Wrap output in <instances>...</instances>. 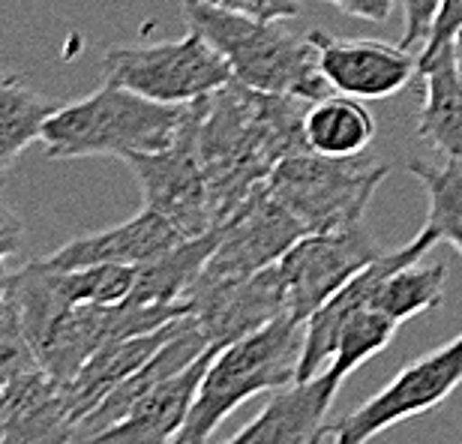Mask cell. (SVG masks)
I'll return each mask as SVG.
<instances>
[{
  "mask_svg": "<svg viewBox=\"0 0 462 444\" xmlns=\"http://www.w3.org/2000/svg\"><path fill=\"white\" fill-rule=\"evenodd\" d=\"M382 255L364 222L337 231H310L285 253L280 273L289 291V312L307 321L321 303L343 289L355 273Z\"/></svg>",
  "mask_w": 462,
  "mask_h": 444,
  "instance_id": "10",
  "label": "cell"
},
{
  "mask_svg": "<svg viewBox=\"0 0 462 444\" xmlns=\"http://www.w3.org/2000/svg\"><path fill=\"white\" fill-rule=\"evenodd\" d=\"M436 244H441V235L436 228L423 226L411 244H405L402 249H396V253H382L375 262H369L364 271L351 276L334 298H328L321 303V307L307 319V339H303L298 382H310V378H316L319 373H325L330 366V360H334L339 333H343L346 321L355 316L357 310L373 307L378 285H382L387 276L405 264L420 262Z\"/></svg>",
  "mask_w": 462,
  "mask_h": 444,
  "instance_id": "11",
  "label": "cell"
},
{
  "mask_svg": "<svg viewBox=\"0 0 462 444\" xmlns=\"http://www.w3.org/2000/svg\"><path fill=\"white\" fill-rule=\"evenodd\" d=\"M210 106L208 99H196L180 135L169 147L156 153H135L126 165L135 174L142 190L144 208L156 210L183 231V237H199L217 228L214 208H210V190L205 162H201V120Z\"/></svg>",
  "mask_w": 462,
  "mask_h": 444,
  "instance_id": "7",
  "label": "cell"
},
{
  "mask_svg": "<svg viewBox=\"0 0 462 444\" xmlns=\"http://www.w3.org/2000/svg\"><path fill=\"white\" fill-rule=\"evenodd\" d=\"M187 106L156 103L115 81L76 103L58 106L42 126V151L49 160H85V156L156 153L180 135L189 117Z\"/></svg>",
  "mask_w": 462,
  "mask_h": 444,
  "instance_id": "2",
  "label": "cell"
},
{
  "mask_svg": "<svg viewBox=\"0 0 462 444\" xmlns=\"http://www.w3.org/2000/svg\"><path fill=\"white\" fill-rule=\"evenodd\" d=\"M445 285H448V267L441 262L423 264L420 258V262L393 271L378 285L373 307L387 312V316L402 325V321L420 316V312L436 310L441 298H445Z\"/></svg>",
  "mask_w": 462,
  "mask_h": 444,
  "instance_id": "23",
  "label": "cell"
},
{
  "mask_svg": "<svg viewBox=\"0 0 462 444\" xmlns=\"http://www.w3.org/2000/svg\"><path fill=\"white\" fill-rule=\"evenodd\" d=\"M106 81L156 103L187 106L219 94L235 81L228 60L199 31L151 45H115L103 58Z\"/></svg>",
  "mask_w": 462,
  "mask_h": 444,
  "instance_id": "6",
  "label": "cell"
},
{
  "mask_svg": "<svg viewBox=\"0 0 462 444\" xmlns=\"http://www.w3.org/2000/svg\"><path fill=\"white\" fill-rule=\"evenodd\" d=\"M54 108L49 97L36 94L15 69L0 63V180L27 147L40 142Z\"/></svg>",
  "mask_w": 462,
  "mask_h": 444,
  "instance_id": "22",
  "label": "cell"
},
{
  "mask_svg": "<svg viewBox=\"0 0 462 444\" xmlns=\"http://www.w3.org/2000/svg\"><path fill=\"white\" fill-rule=\"evenodd\" d=\"M396 328H400V321L391 319L382 310H375V307L357 310L355 316L346 321L343 333H339V342H337V351H334V360H330L328 373L334 375L337 382H346L360 364H366L373 355L391 346Z\"/></svg>",
  "mask_w": 462,
  "mask_h": 444,
  "instance_id": "25",
  "label": "cell"
},
{
  "mask_svg": "<svg viewBox=\"0 0 462 444\" xmlns=\"http://www.w3.org/2000/svg\"><path fill=\"white\" fill-rule=\"evenodd\" d=\"M339 387L343 382L325 369L310 382L273 391L264 409L226 444H321L328 436V412Z\"/></svg>",
  "mask_w": 462,
  "mask_h": 444,
  "instance_id": "15",
  "label": "cell"
},
{
  "mask_svg": "<svg viewBox=\"0 0 462 444\" xmlns=\"http://www.w3.org/2000/svg\"><path fill=\"white\" fill-rule=\"evenodd\" d=\"M24 240V222L13 208L0 199V262H9Z\"/></svg>",
  "mask_w": 462,
  "mask_h": 444,
  "instance_id": "31",
  "label": "cell"
},
{
  "mask_svg": "<svg viewBox=\"0 0 462 444\" xmlns=\"http://www.w3.org/2000/svg\"><path fill=\"white\" fill-rule=\"evenodd\" d=\"M187 301L214 351L267 328L276 319L291 316L280 264L262 267L235 282L192 289Z\"/></svg>",
  "mask_w": 462,
  "mask_h": 444,
  "instance_id": "12",
  "label": "cell"
},
{
  "mask_svg": "<svg viewBox=\"0 0 462 444\" xmlns=\"http://www.w3.org/2000/svg\"><path fill=\"white\" fill-rule=\"evenodd\" d=\"M27 369H42V366L36 360L31 339H27L22 307H18V301L9 291L4 303H0V375L27 373Z\"/></svg>",
  "mask_w": 462,
  "mask_h": 444,
  "instance_id": "27",
  "label": "cell"
},
{
  "mask_svg": "<svg viewBox=\"0 0 462 444\" xmlns=\"http://www.w3.org/2000/svg\"><path fill=\"white\" fill-rule=\"evenodd\" d=\"M448 244H450V246H457V249H459V255H462V228H457L454 235H448Z\"/></svg>",
  "mask_w": 462,
  "mask_h": 444,
  "instance_id": "35",
  "label": "cell"
},
{
  "mask_svg": "<svg viewBox=\"0 0 462 444\" xmlns=\"http://www.w3.org/2000/svg\"><path fill=\"white\" fill-rule=\"evenodd\" d=\"M402 4V40L405 49H427L445 0H400Z\"/></svg>",
  "mask_w": 462,
  "mask_h": 444,
  "instance_id": "28",
  "label": "cell"
},
{
  "mask_svg": "<svg viewBox=\"0 0 462 444\" xmlns=\"http://www.w3.org/2000/svg\"><path fill=\"white\" fill-rule=\"evenodd\" d=\"M375 117L369 115L364 99L346 94H328L310 103L303 117V142L307 151L348 160V156H364V151L375 142Z\"/></svg>",
  "mask_w": 462,
  "mask_h": 444,
  "instance_id": "21",
  "label": "cell"
},
{
  "mask_svg": "<svg viewBox=\"0 0 462 444\" xmlns=\"http://www.w3.org/2000/svg\"><path fill=\"white\" fill-rule=\"evenodd\" d=\"M454 63H457V72H459V81H462V31L454 40Z\"/></svg>",
  "mask_w": 462,
  "mask_h": 444,
  "instance_id": "34",
  "label": "cell"
},
{
  "mask_svg": "<svg viewBox=\"0 0 462 444\" xmlns=\"http://www.w3.org/2000/svg\"><path fill=\"white\" fill-rule=\"evenodd\" d=\"M223 237V226L205 231L199 237H189L169 249L165 255L153 258L138 267L129 303H156V307H171V303H187L189 289L205 271L208 258Z\"/></svg>",
  "mask_w": 462,
  "mask_h": 444,
  "instance_id": "20",
  "label": "cell"
},
{
  "mask_svg": "<svg viewBox=\"0 0 462 444\" xmlns=\"http://www.w3.org/2000/svg\"><path fill=\"white\" fill-rule=\"evenodd\" d=\"M183 231L171 219L156 214L151 208H142L135 217L124 219L120 226L90 231V235L72 237L69 244L45 258L51 267L69 271V267H88V264H129L142 267L153 258L165 255L169 249L183 244Z\"/></svg>",
  "mask_w": 462,
  "mask_h": 444,
  "instance_id": "14",
  "label": "cell"
},
{
  "mask_svg": "<svg viewBox=\"0 0 462 444\" xmlns=\"http://www.w3.org/2000/svg\"><path fill=\"white\" fill-rule=\"evenodd\" d=\"M303 235H310L303 222L282 201H276L271 190L258 187L223 226V237L192 289L253 276L280 262Z\"/></svg>",
  "mask_w": 462,
  "mask_h": 444,
  "instance_id": "9",
  "label": "cell"
},
{
  "mask_svg": "<svg viewBox=\"0 0 462 444\" xmlns=\"http://www.w3.org/2000/svg\"><path fill=\"white\" fill-rule=\"evenodd\" d=\"M307 99L262 94L240 81H231L210 97L199 147L217 226H226L231 214L264 187L276 162L307 151Z\"/></svg>",
  "mask_w": 462,
  "mask_h": 444,
  "instance_id": "1",
  "label": "cell"
},
{
  "mask_svg": "<svg viewBox=\"0 0 462 444\" xmlns=\"http://www.w3.org/2000/svg\"><path fill=\"white\" fill-rule=\"evenodd\" d=\"M180 319L169 321V325L160 330L142 333V337H129V339H117V342H108L106 348H99L97 355L81 366V373L63 387L72 421L79 423L85 414L94 412L120 382H126L129 375L138 373V369H142L147 360L169 342L171 333L178 330Z\"/></svg>",
  "mask_w": 462,
  "mask_h": 444,
  "instance_id": "18",
  "label": "cell"
},
{
  "mask_svg": "<svg viewBox=\"0 0 462 444\" xmlns=\"http://www.w3.org/2000/svg\"><path fill=\"white\" fill-rule=\"evenodd\" d=\"M180 6L192 31L214 42L228 60L240 85L262 94L298 97L307 103L334 94L310 33H294L282 22H258L208 0H180Z\"/></svg>",
  "mask_w": 462,
  "mask_h": 444,
  "instance_id": "3",
  "label": "cell"
},
{
  "mask_svg": "<svg viewBox=\"0 0 462 444\" xmlns=\"http://www.w3.org/2000/svg\"><path fill=\"white\" fill-rule=\"evenodd\" d=\"M13 273H15V271H9V264H6V262H0V303H4V298L9 294V289H13Z\"/></svg>",
  "mask_w": 462,
  "mask_h": 444,
  "instance_id": "33",
  "label": "cell"
},
{
  "mask_svg": "<svg viewBox=\"0 0 462 444\" xmlns=\"http://www.w3.org/2000/svg\"><path fill=\"white\" fill-rule=\"evenodd\" d=\"M423 103L418 135L448 162L462 165V81L454 63V45L420 67Z\"/></svg>",
  "mask_w": 462,
  "mask_h": 444,
  "instance_id": "19",
  "label": "cell"
},
{
  "mask_svg": "<svg viewBox=\"0 0 462 444\" xmlns=\"http://www.w3.org/2000/svg\"><path fill=\"white\" fill-rule=\"evenodd\" d=\"M208 351H210V342L205 337V330H201V325L196 321V316H192V312L183 316L178 321V330L169 337V342H165V346L156 351L138 373L129 375L126 382H120L94 412L85 414V418L76 423L72 444H88L90 439H97L99 432H106L108 427L120 423L147 391H153V387L162 384L165 378L183 373V369L196 364L199 357H205Z\"/></svg>",
  "mask_w": 462,
  "mask_h": 444,
  "instance_id": "16",
  "label": "cell"
},
{
  "mask_svg": "<svg viewBox=\"0 0 462 444\" xmlns=\"http://www.w3.org/2000/svg\"><path fill=\"white\" fill-rule=\"evenodd\" d=\"M339 13L364 18V22H387L396 6V0H328Z\"/></svg>",
  "mask_w": 462,
  "mask_h": 444,
  "instance_id": "32",
  "label": "cell"
},
{
  "mask_svg": "<svg viewBox=\"0 0 462 444\" xmlns=\"http://www.w3.org/2000/svg\"><path fill=\"white\" fill-rule=\"evenodd\" d=\"M214 355L217 351L210 348L205 357H199L183 373L165 378L162 384L147 391L129 409L124 421L108 427L106 432H99L88 444H171L174 436L180 432L183 421H187L192 402H196L199 384L205 378V369Z\"/></svg>",
  "mask_w": 462,
  "mask_h": 444,
  "instance_id": "17",
  "label": "cell"
},
{
  "mask_svg": "<svg viewBox=\"0 0 462 444\" xmlns=\"http://www.w3.org/2000/svg\"><path fill=\"white\" fill-rule=\"evenodd\" d=\"M310 40L319 49V63L334 94L355 99H387L420 72V58L405 45L382 40H348L312 27Z\"/></svg>",
  "mask_w": 462,
  "mask_h": 444,
  "instance_id": "13",
  "label": "cell"
},
{
  "mask_svg": "<svg viewBox=\"0 0 462 444\" xmlns=\"http://www.w3.org/2000/svg\"><path fill=\"white\" fill-rule=\"evenodd\" d=\"M462 384V333L430 355L418 357L400 375L391 378L375 396L355 412L328 423L334 444H366L396 423L420 418L441 405Z\"/></svg>",
  "mask_w": 462,
  "mask_h": 444,
  "instance_id": "8",
  "label": "cell"
},
{
  "mask_svg": "<svg viewBox=\"0 0 462 444\" xmlns=\"http://www.w3.org/2000/svg\"><path fill=\"white\" fill-rule=\"evenodd\" d=\"M45 262V258H42ZM51 273V282L58 294L72 307L79 303H97V307H112V303H124L133 294L138 267L129 264H88V267H51L45 262Z\"/></svg>",
  "mask_w": 462,
  "mask_h": 444,
  "instance_id": "24",
  "label": "cell"
},
{
  "mask_svg": "<svg viewBox=\"0 0 462 444\" xmlns=\"http://www.w3.org/2000/svg\"><path fill=\"white\" fill-rule=\"evenodd\" d=\"M208 4L244 13L258 22H289V18L300 15V0H208Z\"/></svg>",
  "mask_w": 462,
  "mask_h": 444,
  "instance_id": "29",
  "label": "cell"
},
{
  "mask_svg": "<svg viewBox=\"0 0 462 444\" xmlns=\"http://www.w3.org/2000/svg\"><path fill=\"white\" fill-rule=\"evenodd\" d=\"M307 321L282 316L219 348L205 369L196 402L171 444H208L219 423L246 400L298 382Z\"/></svg>",
  "mask_w": 462,
  "mask_h": 444,
  "instance_id": "4",
  "label": "cell"
},
{
  "mask_svg": "<svg viewBox=\"0 0 462 444\" xmlns=\"http://www.w3.org/2000/svg\"><path fill=\"white\" fill-rule=\"evenodd\" d=\"M409 171L420 180V187L427 190L430 210L423 226L436 228L441 240L462 228V165L445 162V165H430L420 160L409 162Z\"/></svg>",
  "mask_w": 462,
  "mask_h": 444,
  "instance_id": "26",
  "label": "cell"
},
{
  "mask_svg": "<svg viewBox=\"0 0 462 444\" xmlns=\"http://www.w3.org/2000/svg\"><path fill=\"white\" fill-rule=\"evenodd\" d=\"M462 31V0H445V6H441V15L436 22V31H432L427 49H423L418 58H420V67L427 60H432L436 54H441L445 49L454 45V40Z\"/></svg>",
  "mask_w": 462,
  "mask_h": 444,
  "instance_id": "30",
  "label": "cell"
},
{
  "mask_svg": "<svg viewBox=\"0 0 462 444\" xmlns=\"http://www.w3.org/2000/svg\"><path fill=\"white\" fill-rule=\"evenodd\" d=\"M391 165L348 156L334 160L312 151L285 156L273 165L264 187L282 201L307 231H337L364 222V210Z\"/></svg>",
  "mask_w": 462,
  "mask_h": 444,
  "instance_id": "5",
  "label": "cell"
}]
</instances>
